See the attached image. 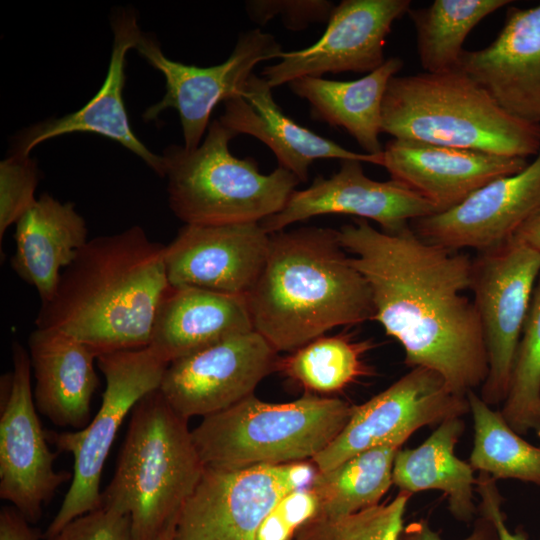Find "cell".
Returning a JSON list of instances; mask_svg holds the SVG:
<instances>
[{"mask_svg": "<svg viewBox=\"0 0 540 540\" xmlns=\"http://www.w3.org/2000/svg\"><path fill=\"white\" fill-rule=\"evenodd\" d=\"M339 240L366 279L374 316L410 367L443 376L456 393L482 386L488 358L470 290L472 258L429 243L411 225L385 232L367 220L342 226Z\"/></svg>", "mask_w": 540, "mask_h": 540, "instance_id": "cell-1", "label": "cell"}, {"mask_svg": "<svg viewBox=\"0 0 540 540\" xmlns=\"http://www.w3.org/2000/svg\"><path fill=\"white\" fill-rule=\"evenodd\" d=\"M164 251L137 225L89 239L41 303L36 327L70 335L97 357L147 347L170 286Z\"/></svg>", "mask_w": 540, "mask_h": 540, "instance_id": "cell-2", "label": "cell"}, {"mask_svg": "<svg viewBox=\"0 0 540 540\" xmlns=\"http://www.w3.org/2000/svg\"><path fill=\"white\" fill-rule=\"evenodd\" d=\"M346 253L331 228L270 234L264 266L245 297L253 330L276 352L373 319L370 287Z\"/></svg>", "mask_w": 540, "mask_h": 540, "instance_id": "cell-3", "label": "cell"}, {"mask_svg": "<svg viewBox=\"0 0 540 540\" xmlns=\"http://www.w3.org/2000/svg\"><path fill=\"white\" fill-rule=\"evenodd\" d=\"M381 118L394 139L525 159L540 151V124L509 114L461 68L393 76Z\"/></svg>", "mask_w": 540, "mask_h": 540, "instance_id": "cell-4", "label": "cell"}, {"mask_svg": "<svg viewBox=\"0 0 540 540\" xmlns=\"http://www.w3.org/2000/svg\"><path fill=\"white\" fill-rule=\"evenodd\" d=\"M101 506L130 516L135 540H155L198 484L205 466L188 420L156 389L133 408Z\"/></svg>", "mask_w": 540, "mask_h": 540, "instance_id": "cell-5", "label": "cell"}, {"mask_svg": "<svg viewBox=\"0 0 540 540\" xmlns=\"http://www.w3.org/2000/svg\"><path fill=\"white\" fill-rule=\"evenodd\" d=\"M353 406L338 398L305 395L270 403L254 394L206 416L192 430L205 467L240 470L313 459L342 431Z\"/></svg>", "mask_w": 540, "mask_h": 540, "instance_id": "cell-6", "label": "cell"}, {"mask_svg": "<svg viewBox=\"0 0 540 540\" xmlns=\"http://www.w3.org/2000/svg\"><path fill=\"white\" fill-rule=\"evenodd\" d=\"M236 136L215 119L195 150L164 149L169 206L185 224L260 223L280 212L296 190L300 181L288 170L263 174L253 158L235 157L229 143Z\"/></svg>", "mask_w": 540, "mask_h": 540, "instance_id": "cell-7", "label": "cell"}, {"mask_svg": "<svg viewBox=\"0 0 540 540\" xmlns=\"http://www.w3.org/2000/svg\"><path fill=\"white\" fill-rule=\"evenodd\" d=\"M106 386L102 402L90 423L81 430L46 431L58 450L73 456V476L64 500L42 538L101 506L100 482L106 459L117 433L135 405L159 389L168 363L150 347L104 353L96 361Z\"/></svg>", "mask_w": 540, "mask_h": 540, "instance_id": "cell-8", "label": "cell"}, {"mask_svg": "<svg viewBox=\"0 0 540 540\" xmlns=\"http://www.w3.org/2000/svg\"><path fill=\"white\" fill-rule=\"evenodd\" d=\"M540 275V253L513 236L472 258L473 303L488 358L480 398L504 402L533 291Z\"/></svg>", "mask_w": 540, "mask_h": 540, "instance_id": "cell-9", "label": "cell"}, {"mask_svg": "<svg viewBox=\"0 0 540 540\" xmlns=\"http://www.w3.org/2000/svg\"><path fill=\"white\" fill-rule=\"evenodd\" d=\"M316 472L307 461L231 471L205 467L178 513L175 540H255L273 507L308 487Z\"/></svg>", "mask_w": 540, "mask_h": 540, "instance_id": "cell-10", "label": "cell"}, {"mask_svg": "<svg viewBox=\"0 0 540 540\" xmlns=\"http://www.w3.org/2000/svg\"><path fill=\"white\" fill-rule=\"evenodd\" d=\"M28 350L12 343V370L0 382V498L29 523H36L42 507L57 489L72 479L57 471V456L48 446L33 398Z\"/></svg>", "mask_w": 540, "mask_h": 540, "instance_id": "cell-11", "label": "cell"}, {"mask_svg": "<svg viewBox=\"0 0 540 540\" xmlns=\"http://www.w3.org/2000/svg\"><path fill=\"white\" fill-rule=\"evenodd\" d=\"M135 49L163 74L166 82L163 98L145 110L143 119L155 120L164 110L175 109L182 127L183 147L189 151L199 147L217 104L241 93L256 65L279 59L283 52L274 36L260 29L240 34L231 55L223 63L210 67L186 65L167 58L159 43L143 33Z\"/></svg>", "mask_w": 540, "mask_h": 540, "instance_id": "cell-12", "label": "cell"}, {"mask_svg": "<svg viewBox=\"0 0 540 540\" xmlns=\"http://www.w3.org/2000/svg\"><path fill=\"white\" fill-rule=\"evenodd\" d=\"M468 411L467 395L453 391L435 370L413 367L384 391L353 406L345 427L311 462L317 471H326L367 449L407 440L423 426L440 424Z\"/></svg>", "mask_w": 540, "mask_h": 540, "instance_id": "cell-13", "label": "cell"}, {"mask_svg": "<svg viewBox=\"0 0 540 540\" xmlns=\"http://www.w3.org/2000/svg\"><path fill=\"white\" fill-rule=\"evenodd\" d=\"M277 361V352L253 330L172 361L159 391L181 417L204 418L253 395Z\"/></svg>", "mask_w": 540, "mask_h": 540, "instance_id": "cell-14", "label": "cell"}, {"mask_svg": "<svg viewBox=\"0 0 540 540\" xmlns=\"http://www.w3.org/2000/svg\"><path fill=\"white\" fill-rule=\"evenodd\" d=\"M410 0H343L322 37L307 48L282 52L262 70L271 88L326 73H370L385 61L384 46L393 23L411 9Z\"/></svg>", "mask_w": 540, "mask_h": 540, "instance_id": "cell-15", "label": "cell"}, {"mask_svg": "<svg viewBox=\"0 0 540 540\" xmlns=\"http://www.w3.org/2000/svg\"><path fill=\"white\" fill-rule=\"evenodd\" d=\"M437 212L404 185L366 176L361 161L341 160L336 173L329 178L318 176L308 188L293 191L283 209L260 224L272 234L314 216L346 214L375 221L381 230L392 233Z\"/></svg>", "mask_w": 540, "mask_h": 540, "instance_id": "cell-16", "label": "cell"}, {"mask_svg": "<svg viewBox=\"0 0 540 540\" xmlns=\"http://www.w3.org/2000/svg\"><path fill=\"white\" fill-rule=\"evenodd\" d=\"M540 208V151L520 172L482 186L458 205L411 222L425 241L485 251L510 239Z\"/></svg>", "mask_w": 540, "mask_h": 540, "instance_id": "cell-17", "label": "cell"}, {"mask_svg": "<svg viewBox=\"0 0 540 540\" xmlns=\"http://www.w3.org/2000/svg\"><path fill=\"white\" fill-rule=\"evenodd\" d=\"M269 241L260 223L185 224L165 245L169 284L246 295L262 271Z\"/></svg>", "mask_w": 540, "mask_h": 540, "instance_id": "cell-18", "label": "cell"}, {"mask_svg": "<svg viewBox=\"0 0 540 540\" xmlns=\"http://www.w3.org/2000/svg\"><path fill=\"white\" fill-rule=\"evenodd\" d=\"M527 165L525 158L394 138L383 148L382 163L392 180L426 199L437 213Z\"/></svg>", "mask_w": 540, "mask_h": 540, "instance_id": "cell-19", "label": "cell"}, {"mask_svg": "<svg viewBox=\"0 0 540 540\" xmlns=\"http://www.w3.org/2000/svg\"><path fill=\"white\" fill-rule=\"evenodd\" d=\"M460 68L509 114L540 124V3L509 6L497 37L482 49L464 50Z\"/></svg>", "mask_w": 540, "mask_h": 540, "instance_id": "cell-20", "label": "cell"}, {"mask_svg": "<svg viewBox=\"0 0 540 540\" xmlns=\"http://www.w3.org/2000/svg\"><path fill=\"white\" fill-rule=\"evenodd\" d=\"M113 47L105 80L95 94L79 110L60 118H50L21 131L14 140L13 155L29 157L41 142L74 132L102 135L140 157L157 175L164 177L162 155L151 152L134 134L126 112L123 89L128 51L142 35L134 12L123 10L114 15Z\"/></svg>", "mask_w": 540, "mask_h": 540, "instance_id": "cell-21", "label": "cell"}, {"mask_svg": "<svg viewBox=\"0 0 540 540\" xmlns=\"http://www.w3.org/2000/svg\"><path fill=\"white\" fill-rule=\"evenodd\" d=\"M267 80L252 74L241 93L224 101L218 119L236 135L247 134L263 142L279 166L300 182L308 180L309 168L317 159L358 160L381 165L382 155L350 151L298 124L275 102Z\"/></svg>", "mask_w": 540, "mask_h": 540, "instance_id": "cell-22", "label": "cell"}, {"mask_svg": "<svg viewBox=\"0 0 540 540\" xmlns=\"http://www.w3.org/2000/svg\"><path fill=\"white\" fill-rule=\"evenodd\" d=\"M27 350L37 411L56 426L85 428L91 421V401L99 384L97 354L70 335L38 327L28 337Z\"/></svg>", "mask_w": 540, "mask_h": 540, "instance_id": "cell-23", "label": "cell"}, {"mask_svg": "<svg viewBox=\"0 0 540 540\" xmlns=\"http://www.w3.org/2000/svg\"><path fill=\"white\" fill-rule=\"evenodd\" d=\"M250 331L245 295L170 285L156 311L148 347L169 364Z\"/></svg>", "mask_w": 540, "mask_h": 540, "instance_id": "cell-24", "label": "cell"}, {"mask_svg": "<svg viewBox=\"0 0 540 540\" xmlns=\"http://www.w3.org/2000/svg\"><path fill=\"white\" fill-rule=\"evenodd\" d=\"M10 264L16 275L49 300L62 271L88 242L86 221L71 202L41 194L17 221Z\"/></svg>", "mask_w": 540, "mask_h": 540, "instance_id": "cell-25", "label": "cell"}, {"mask_svg": "<svg viewBox=\"0 0 540 540\" xmlns=\"http://www.w3.org/2000/svg\"><path fill=\"white\" fill-rule=\"evenodd\" d=\"M403 60L390 57L376 70L353 81L301 77L288 83L291 91L306 100L313 119L343 128L365 153L382 155L379 141L382 101L390 79Z\"/></svg>", "mask_w": 540, "mask_h": 540, "instance_id": "cell-26", "label": "cell"}, {"mask_svg": "<svg viewBox=\"0 0 540 540\" xmlns=\"http://www.w3.org/2000/svg\"><path fill=\"white\" fill-rule=\"evenodd\" d=\"M464 430L460 417L441 422L418 447L400 449L394 459L392 479L400 491L412 494L440 490L458 520L469 522L476 513L474 469L454 453Z\"/></svg>", "mask_w": 540, "mask_h": 540, "instance_id": "cell-27", "label": "cell"}, {"mask_svg": "<svg viewBox=\"0 0 540 540\" xmlns=\"http://www.w3.org/2000/svg\"><path fill=\"white\" fill-rule=\"evenodd\" d=\"M405 441H389L317 471L309 487L318 499L319 515H347L379 504L393 483L394 459Z\"/></svg>", "mask_w": 540, "mask_h": 540, "instance_id": "cell-28", "label": "cell"}, {"mask_svg": "<svg viewBox=\"0 0 540 540\" xmlns=\"http://www.w3.org/2000/svg\"><path fill=\"white\" fill-rule=\"evenodd\" d=\"M510 0H435L410 9L419 61L428 73L460 68L463 43L485 17L511 4Z\"/></svg>", "mask_w": 540, "mask_h": 540, "instance_id": "cell-29", "label": "cell"}, {"mask_svg": "<svg viewBox=\"0 0 540 540\" xmlns=\"http://www.w3.org/2000/svg\"><path fill=\"white\" fill-rule=\"evenodd\" d=\"M372 347L350 334L322 335L278 359L276 370L308 391L334 393L370 374L363 356Z\"/></svg>", "mask_w": 540, "mask_h": 540, "instance_id": "cell-30", "label": "cell"}, {"mask_svg": "<svg viewBox=\"0 0 540 540\" xmlns=\"http://www.w3.org/2000/svg\"><path fill=\"white\" fill-rule=\"evenodd\" d=\"M474 422L469 464L496 479H518L540 485V447L522 439L473 390L467 393Z\"/></svg>", "mask_w": 540, "mask_h": 540, "instance_id": "cell-31", "label": "cell"}, {"mask_svg": "<svg viewBox=\"0 0 540 540\" xmlns=\"http://www.w3.org/2000/svg\"><path fill=\"white\" fill-rule=\"evenodd\" d=\"M500 413L518 434L540 426V275L517 348L508 394Z\"/></svg>", "mask_w": 540, "mask_h": 540, "instance_id": "cell-32", "label": "cell"}, {"mask_svg": "<svg viewBox=\"0 0 540 540\" xmlns=\"http://www.w3.org/2000/svg\"><path fill=\"white\" fill-rule=\"evenodd\" d=\"M410 495L400 491L390 501L347 515H318L293 540H399Z\"/></svg>", "mask_w": 540, "mask_h": 540, "instance_id": "cell-33", "label": "cell"}, {"mask_svg": "<svg viewBox=\"0 0 540 540\" xmlns=\"http://www.w3.org/2000/svg\"><path fill=\"white\" fill-rule=\"evenodd\" d=\"M39 181L37 165L30 157L11 155L0 163V240L35 203Z\"/></svg>", "mask_w": 540, "mask_h": 540, "instance_id": "cell-34", "label": "cell"}, {"mask_svg": "<svg viewBox=\"0 0 540 540\" xmlns=\"http://www.w3.org/2000/svg\"><path fill=\"white\" fill-rule=\"evenodd\" d=\"M319 514V502L310 487L295 490L268 513L255 540H293L300 528Z\"/></svg>", "mask_w": 540, "mask_h": 540, "instance_id": "cell-35", "label": "cell"}, {"mask_svg": "<svg viewBox=\"0 0 540 540\" xmlns=\"http://www.w3.org/2000/svg\"><path fill=\"white\" fill-rule=\"evenodd\" d=\"M335 5L326 0H250L245 2L248 17L264 25L279 15L287 29L298 31L312 23L328 22Z\"/></svg>", "mask_w": 540, "mask_h": 540, "instance_id": "cell-36", "label": "cell"}, {"mask_svg": "<svg viewBox=\"0 0 540 540\" xmlns=\"http://www.w3.org/2000/svg\"><path fill=\"white\" fill-rule=\"evenodd\" d=\"M45 540H135L130 516L121 510L100 506L65 525Z\"/></svg>", "mask_w": 540, "mask_h": 540, "instance_id": "cell-37", "label": "cell"}, {"mask_svg": "<svg viewBox=\"0 0 540 540\" xmlns=\"http://www.w3.org/2000/svg\"><path fill=\"white\" fill-rule=\"evenodd\" d=\"M476 490L481 497L480 514L491 520L499 540H528L522 529H517L515 533H512L507 528L501 509L502 498L493 477L480 472L478 479H476Z\"/></svg>", "mask_w": 540, "mask_h": 540, "instance_id": "cell-38", "label": "cell"}, {"mask_svg": "<svg viewBox=\"0 0 540 540\" xmlns=\"http://www.w3.org/2000/svg\"><path fill=\"white\" fill-rule=\"evenodd\" d=\"M399 540H443L438 533L433 531L428 522L418 520L404 526ZM462 540H499L497 531L486 516L477 519L472 533Z\"/></svg>", "mask_w": 540, "mask_h": 540, "instance_id": "cell-39", "label": "cell"}, {"mask_svg": "<svg viewBox=\"0 0 540 540\" xmlns=\"http://www.w3.org/2000/svg\"><path fill=\"white\" fill-rule=\"evenodd\" d=\"M14 507L0 510V540H40L42 535Z\"/></svg>", "mask_w": 540, "mask_h": 540, "instance_id": "cell-40", "label": "cell"}, {"mask_svg": "<svg viewBox=\"0 0 540 540\" xmlns=\"http://www.w3.org/2000/svg\"><path fill=\"white\" fill-rule=\"evenodd\" d=\"M513 237L540 253V208L517 229Z\"/></svg>", "mask_w": 540, "mask_h": 540, "instance_id": "cell-41", "label": "cell"}, {"mask_svg": "<svg viewBox=\"0 0 540 540\" xmlns=\"http://www.w3.org/2000/svg\"><path fill=\"white\" fill-rule=\"evenodd\" d=\"M177 516L167 523V525L162 529V531L158 534L155 540H175V526Z\"/></svg>", "mask_w": 540, "mask_h": 540, "instance_id": "cell-42", "label": "cell"}, {"mask_svg": "<svg viewBox=\"0 0 540 540\" xmlns=\"http://www.w3.org/2000/svg\"><path fill=\"white\" fill-rule=\"evenodd\" d=\"M537 430H538V435L540 436V426H539V428Z\"/></svg>", "mask_w": 540, "mask_h": 540, "instance_id": "cell-43", "label": "cell"}]
</instances>
